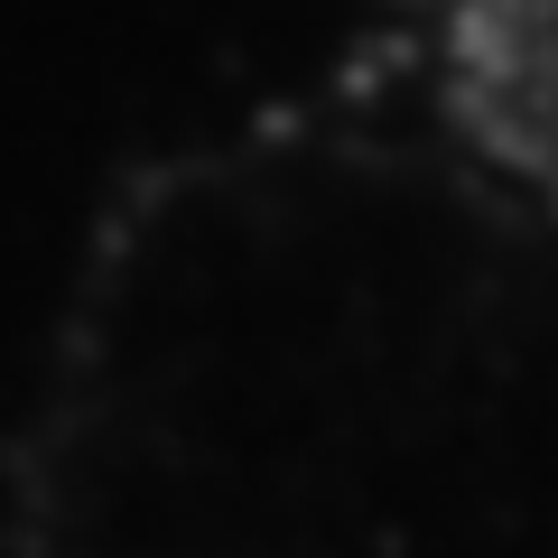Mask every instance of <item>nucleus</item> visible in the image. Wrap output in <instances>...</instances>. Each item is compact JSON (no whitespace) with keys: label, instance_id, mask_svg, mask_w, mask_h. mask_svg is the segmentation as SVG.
Returning a JSON list of instances; mask_svg holds the SVG:
<instances>
[{"label":"nucleus","instance_id":"1","mask_svg":"<svg viewBox=\"0 0 558 558\" xmlns=\"http://www.w3.org/2000/svg\"><path fill=\"white\" fill-rule=\"evenodd\" d=\"M457 84L502 168L558 215V0H457Z\"/></svg>","mask_w":558,"mask_h":558}]
</instances>
